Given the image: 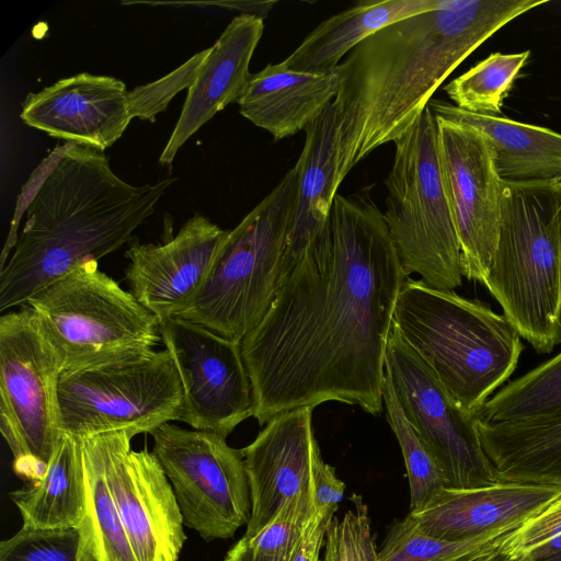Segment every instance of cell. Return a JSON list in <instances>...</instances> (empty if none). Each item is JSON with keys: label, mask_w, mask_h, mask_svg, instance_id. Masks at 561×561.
<instances>
[{"label": "cell", "mask_w": 561, "mask_h": 561, "mask_svg": "<svg viewBox=\"0 0 561 561\" xmlns=\"http://www.w3.org/2000/svg\"><path fill=\"white\" fill-rule=\"evenodd\" d=\"M131 185L99 149L65 142L28 194L26 219L0 271V311L28 299L81 263L99 261L133 239L175 182Z\"/></svg>", "instance_id": "3957f363"}, {"label": "cell", "mask_w": 561, "mask_h": 561, "mask_svg": "<svg viewBox=\"0 0 561 561\" xmlns=\"http://www.w3.org/2000/svg\"><path fill=\"white\" fill-rule=\"evenodd\" d=\"M352 501L353 508L334 515L328 527L322 561H370L377 553L367 507L360 496Z\"/></svg>", "instance_id": "e575fe53"}, {"label": "cell", "mask_w": 561, "mask_h": 561, "mask_svg": "<svg viewBox=\"0 0 561 561\" xmlns=\"http://www.w3.org/2000/svg\"><path fill=\"white\" fill-rule=\"evenodd\" d=\"M371 188L335 196L329 227L241 341L260 425L328 401L383 409L387 345L408 275Z\"/></svg>", "instance_id": "6da1fadb"}, {"label": "cell", "mask_w": 561, "mask_h": 561, "mask_svg": "<svg viewBox=\"0 0 561 561\" xmlns=\"http://www.w3.org/2000/svg\"><path fill=\"white\" fill-rule=\"evenodd\" d=\"M222 561H289L278 557L267 556L250 546L242 537L226 553Z\"/></svg>", "instance_id": "74e56055"}, {"label": "cell", "mask_w": 561, "mask_h": 561, "mask_svg": "<svg viewBox=\"0 0 561 561\" xmlns=\"http://www.w3.org/2000/svg\"><path fill=\"white\" fill-rule=\"evenodd\" d=\"M537 561H561V551H559L558 553H556L549 558L537 560Z\"/></svg>", "instance_id": "b9f144b4"}, {"label": "cell", "mask_w": 561, "mask_h": 561, "mask_svg": "<svg viewBox=\"0 0 561 561\" xmlns=\"http://www.w3.org/2000/svg\"><path fill=\"white\" fill-rule=\"evenodd\" d=\"M182 513L184 526L205 541L228 539L251 518L249 479L241 449L225 436L165 423L150 433Z\"/></svg>", "instance_id": "8fae6325"}, {"label": "cell", "mask_w": 561, "mask_h": 561, "mask_svg": "<svg viewBox=\"0 0 561 561\" xmlns=\"http://www.w3.org/2000/svg\"><path fill=\"white\" fill-rule=\"evenodd\" d=\"M529 50L514 54L493 53L444 89L458 108L479 115L499 116Z\"/></svg>", "instance_id": "f1b7e54d"}, {"label": "cell", "mask_w": 561, "mask_h": 561, "mask_svg": "<svg viewBox=\"0 0 561 561\" xmlns=\"http://www.w3.org/2000/svg\"><path fill=\"white\" fill-rule=\"evenodd\" d=\"M298 181V165L234 227L205 285L178 317L241 342L271 307L280 276Z\"/></svg>", "instance_id": "8992f818"}, {"label": "cell", "mask_w": 561, "mask_h": 561, "mask_svg": "<svg viewBox=\"0 0 561 561\" xmlns=\"http://www.w3.org/2000/svg\"><path fill=\"white\" fill-rule=\"evenodd\" d=\"M208 54L209 48L198 51L167 76L128 91L131 117L154 122L180 91L188 90Z\"/></svg>", "instance_id": "d590c367"}, {"label": "cell", "mask_w": 561, "mask_h": 561, "mask_svg": "<svg viewBox=\"0 0 561 561\" xmlns=\"http://www.w3.org/2000/svg\"><path fill=\"white\" fill-rule=\"evenodd\" d=\"M159 330L182 385L179 421L227 437L253 416L252 387L241 342L178 317L159 320Z\"/></svg>", "instance_id": "4fadbf2b"}, {"label": "cell", "mask_w": 561, "mask_h": 561, "mask_svg": "<svg viewBox=\"0 0 561 561\" xmlns=\"http://www.w3.org/2000/svg\"><path fill=\"white\" fill-rule=\"evenodd\" d=\"M385 370L402 412L443 470L448 488L496 482L473 413L462 408L391 324Z\"/></svg>", "instance_id": "7c38bea8"}, {"label": "cell", "mask_w": 561, "mask_h": 561, "mask_svg": "<svg viewBox=\"0 0 561 561\" xmlns=\"http://www.w3.org/2000/svg\"><path fill=\"white\" fill-rule=\"evenodd\" d=\"M229 233L195 214L162 243L128 242L129 291L159 320L179 317L197 297Z\"/></svg>", "instance_id": "2e32d148"}, {"label": "cell", "mask_w": 561, "mask_h": 561, "mask_svg": "<svg viewBox=\"0 0 561 561\" xmlns=\"http://www.w3.org/2000/svg\"><path fill=\"white\" fill-rule=\"evenodd\" d=\"M370 561H377V553L370 559Z\"/></svg>", "instance_id": "7bdbcfd3"}, {"label": "cell", "mask_w": 561, "mask_h": 561, "mask_svg": "<svg viewBox=\"0 0 561 561\" xmlns=\"http://www.w3.org/2000/svg\"><path fill=\"white\" fill-rule=\"evenodd\" d=\"M64 369L90 365L162 343L159 319L99 268L95 259L31 297Z\"/></svg>", "instance_id": "9c48e42d"}, {"label": "cell", "mask_w": 561, "mask_h": 561, "mask_svg": "<svg viewBox=\"0 0 561 561\" xmlns=\"http://www.w3.org/2000/svg\"><path fill=\"white\" fill-rule=\"evenodd\" d=\"M30 528H78L87 511L82 440L61 433L45 473L9 493Z\"/></svg>", "instance_id": "484cf974"}, {"label": "cell", "mask_w": 561, "mask_h": 561, "mask_svg": "<svg viewBox=\"0 0 561 561\" xmlns=\"http://www.w3.org/2000/svg\"><path fill=\"white\" fill-rule=\"evenodd\" d=\"M438 123L440 168L461 251L463 277L484 284L496 251L503 181L495 154L478 129Z\"/></svg>", "instance_id": "5bb4252c"}, {"label": "cell", "mask_w": 561, "mask_h": 561, "mask_svg": "<svg viewBox=\"0 0 561 561\" xmlns=\"http://www.w3.org/2000/svg\"><path fill=\"white\" fill-rule=\"evenodd\" d=\"M263 31V18L239 14L209 47V54L187 90L180 117L160 154L161 164H171L191 136L215 114L239 100L251 76L250 61Z\"/></svg>", "instance_id": "ffe728a7"}, {"label": "cell", "mask_w": 561, "mask_h": 561, "mask_svg": "<svg viewBox=\"0 0 561 561\" xmlns=\"http://www.w3.org/2000/svg\"><path fill=\"white\" fill-rule=\"evenodd\" d=\"M561 183H504L496 251L484 286L540 354L561 343Z\"/></svg>", "instance_id": "5b68a950"}, {"label": "cell", "mask_w": 561, "mask_h": 561, "mask_svg": "<svg viewBox=\"0 0 561 561\" xmlns=\"http://www.w3.org/2000/svg\"><path fill=\"white\" fill-rule=\"evenodd\" d=\"M85 516L78 527L80 561H137L106 482L95 436L82 438Z\"/></svg>", "instance_id": "4316f807"}, {"label": "cell", "mask_w": 561, "mask_h": 561, "mask_svg": "<svg viewBox=\"0 0 561 561\" xmlns=\"http://www.w3.org/2000/svg\"><path fill=\"white\" fill-rule=\"evenodd\" d=\"M335 73L297 71L282 61L251 73L237 101L240 114L280 140L306 130L334 101Z\"/></svg>", "instance_id": "7402d4cb"}, {"label": "cell", "mask_w": 561, "mask_h": 561, "mask_svg": "<svg viewBox=\"0 0 561 561\" xmlns=\"http://www.w3.org/2000/svg\"><path fill=\"white\" fill-rule=\"evenodd\" d=\"M558 231H559V239H560V247H561V197H560L559 207H558Z\"/></svg>", "instance_id": "60d3db41"}, {"label": "cell", "mask_w": 561, "mask_h": 561, "mask_svg": "<svg viewBox=\"0 0 561 561\" xmlns=\"http://www.w3.org/2000/svg\"><path fill=\"white\" fill-rule=\"evenodd\" d=\"M20 117L51 137L101 151L116 142L133 119L126 84L88 72L28 93Z\"/></svg>", "instance_id": "e0dca14e"}, {"label": "cell", "mask_w": 561, "mask_h": 561, "mask_svg": "<svg viewBox=\"0 0 561 561\" xmlns=\"http://www.w3.org/2000/svg\"><path fill=\"white\" fill-rule=\"evenodd\" d=\"M62 360L28 306L0 317V430L16 474L37 481L61 436Z\"/></svg>", "instance_id": "30bf717a"}, {"label": "cell", "mask_w": 561, "mask_h": 561, "mask_svg": "<svg viewBox=\"0 0 561 561\" xmlns=\"http://www.w3.org/2000/svg\"><path fill=\"white\" fill-rule=\"evenodd\" d=\"M470 561H510V559L499 550H495Z\"/></svg>", "instance_id": "ab89813d"}, {"label": "cell", "mask_w": 561, "mask_h": 561, "mask_svg": "<svg viewBox=\"0 0 561 561\" xmlns=\"http://www.w3.org/2000/svg\"><path fill=\"white\" fill-rule=\"evenodd\" d=\"M477 427L496 481L561 485V410Z\"/></svg>", "instance_id": "cb8c5ba5"}, {"label": "cell", "mask_w": 561, "mask_h": 561, "mask_svg": "<svg viewBox=\"0 0 561 561\" xmlns=\"http://www.w3.org/2000/svg\"><path fill=\"white\" fill-rule=\"evenodd\" d=\"M312 484L318 510L339 505L344 497L345 484L337 478L335 469L323 460L320 448L314 455Z\"/></svg>", "instance_id": "8d00e7d4"}, {"label": "cell", "mask_w": 561, "mask_h": 561, "mask_svg": "<svg viewBox=\"0 0 561 561\" xmlns=\"http://www.w3.org/2000/svg\"><path fill=\"white\" fill-rule=\"evenodd\" d=\"M510 561H516V560H510Z\"/></svg>", "instance_id": "ee69618b"}, {"label": "cell", "mask_w": 561, "mask_h": 561, "mask_svg": "<svg viewBox=\"0 0 561 561\" xmlns=\"http://www.w3.org/2000/svg\"><path fill=\"white\" fill-rule=\"evenodd\" d=\"M203 4H216L226 7L228 9L238 10L241 14L256 15L265 19L275 1H220V2H206Z\"/></svg>", "instance_id": "f35d334b"}, {"label": "cell", "mask_w": 561, "mask_h": 561, "mask_svg": "<svg viewBox=\"0 0 561 561\" xmlns=\"http://www.w3.org/2000/svg\"><path fill=\"white\" fill-rule=\"evenodd\" d=\"M437 0H362L322 21L282 64L291 70L333 72L341 59L379 30L433 9Z\"/></svg>", "instance_id": "d4e9b609"}, {"label": "cell", "mask_w": 561, "mask_h": 561, "mask_svg": "<svg viewBox=\"0 0 561 561\" xmlns=\"http://www.w3.org/2000/svg\"><path fill=\"white\" fill-rule=\"evenodd\" d=\"M548 0H437L374 33L335 68L337 179L420 118L443 81L473 50Z\"/></svg>", "instance_id": "7a4b0ae2"}, {"label": "cell", "mask_w": 561, "mask_h": 561, "mask_svg": "<svg viewBox=\"0 0 561 561\" xmlns=\"http://www.w3.org/2000/svg\"><path fill=\"white\" fill-rule=\"evenodd\" d=\"M383 408L387 421L402 451L410 488V512H419L448 481L437 461L405 419L385 370Z\"/></svg>", "instance_id": "f546056e"}, {"label": "cell", "mask_w": 561, "mask_h": 561, "mask_svg": "<svg viewBox=\"0 0 561 561\" xmlns=\"http://www.w3.org/2000/svg\"><path fill=\"white\" fill-rule=\"evenodd\" d=\"M393 324L448 393L476 413L514 374L522 337L488 305L407 277Z\"/></svg>", "instance_id": "277c9868"}, {"label": "cell", "mask_w": 561, "mask_h": 561, "mask_svg": "<svg viewBox=\"0 0 561 561\" xmlns=\"http://www.w3.org/2000/svg\"><path fill=\"white\" fill-rule=\"evenodd\" d=\"M312 411L313 408L302 407L275 415L241 449L252 503L243 538L259 534L287 501L310 485L319 448Z\"/></svg>", "instance_id": "ac0fdd59"}, {"label": "cell", "mask_w": 561, "mask_h": 561, "mask_svg": "<svg viewBox=\"0 0 561 561\" xmlns=\"http://www.w3.org/2000/svg\"><path fill=\"white\" fill-rule=\"evenodd\" d=\"M561 496V485L496 481L469 489L445 488L419 512L422 533L449 541L506 535Z\"/></svg>", "instance_id": "d6986e66"}, {"label": "cell", "mask_w": 561, "mask_h": 561, "mask_svg": "<svg viewBox=\"0 0 561 561\" xmlns=\"http://www.w3.org/2000/svg\"><path fill=\"white\" fill-rule=\"evenodd\" d=\"M305 131V145L296 162L297 190L278 285L307 248L329 227L341 184L337 179V111L334 102Z\"/></svg>", "instance_id": "44dd1931"}, {"label": "cell", "mask_w": 561, "mask_h": 561, "mask_svg": "<svg viewBox=\"0 0 561 561\" xmlns=\"http://www.w3.org/2000/svg\"><path fill=\"white\" fill-rule=\"evenodd\" d=\"M183 390L168 350H145L64 369L59 428L80 439L127 431L150 434L179 421Z\"/></svg>", "instance_id": "ba28073f"}, {"label": "cell", "mask_w": 561, "mask_h": 561, "mask_svg": "<svg viewBox=\"0 0 561 561\" xmlns=\"http://www.w3.org/2000/svg\"><path fill=\"white\" fill-rule=\"evenodd\" d=\"M0 561H80L79 530L22 526L0 542Z\"/></svg>", "instance_id": "836d02e7"}, {"label": "cell", "mask_w": 561, "mask_h": 561, "mask_svg": "<svg viewBox=\"0 0 561 561\" xmlns=\"http://www.w3.org/2000/svg\"><path fill=\"white\" fill-rule=\"evenodd\" d=\"M383 217L403 270L437 289L462 283L460 244L447 198L438 146V123L427 107L394 141Z\"/></svg>", "instance_id": "52a82bcc"}, {"label": "cell", "mask_w": 561, "mask_h": 561, "mask_svg": "<svg viewBox=\"0 0 561 561\" xmlns=\"http://www.w3.org/2000/svg\"><path fill=\"white\" fill-rule=\"evenodd\" d=\"M561 410V352L495 392L476 413L499 423L548 415Z\"/></svg>", "instance_id": "83f0119b"}, {"label": "cell", "mask_w": 561, "mask_h": 561, "mask_svg": "<svg viewBox=\"0 0 561 561\" xmlns=\"http://www.w3.org/2000/svg\"><path fill=\"white\" fill-rule=\"evenodd\" d=\"M497 550L516 561H537L561 551V496L501 536Z\"/></svg>", "instance_id": "d6a6232c"}, {"label": "cell", "mask_w": 561, "mask_h": 561, "mask_svg": "<svg viewBox=\"0 0 561 561\" xmlns=\"http://www.w3.org/2000/svg\"><path fill=\"white\" fill-rule=\"evenodd\" d=\"M317 512L311 481L308 488L287 501L259 534L244 539L264 554L293 561L305 530Z\"/></svg>", "instance_id": "1f68e13d"}, {"label": "cell", "mask_w": 561, "mask_h": 561, "mask_svg": "<svg viewBox=\"0 0 561 561\" xmlns=\"http://www.w3.org/2000/svg\"><path fill=\"white\" fill-rule=\"evenodd\" d=\"M428 107L436 118L471 126L494 150L504 183H561V134L510 118L469 113L440 100Z\"/></svg>", "instance_id": "603a6c76"}, {"label": "cell", "mask_w": 561, "mask_h": 561, "mask_svg": "<svg viewBox=\"0 0 561 561\" xmlns=\"http://www.w3.org/2000/svg\"><path fill=\"white\" fill-rule=\"evenodd\" d=\"M500 537L462 541L435 538L419 530L408 513L391 525L377 552V561H470L497 550Z\"/></svg>", "instance_id": "4dcf8cb0"}, {"label": "cell", "mask_w": 561, "mask_h": 561, "mask_svg": "<svg viewBox=\"0 0 561 561\" xmlns=\"http://www.w3.org/2000/svg\"><path fill=\"white\" fill-rule=\"evenodd\" d=\"M107 485L137 561H179L186 541L172 485L152 451L127 431L95 435Z\"/></svg>", "instance_id": "9a60e30c"}]
</instances>
